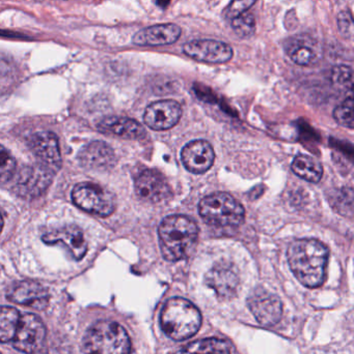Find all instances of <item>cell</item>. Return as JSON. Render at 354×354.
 I'll use <instances>...</instances> for the list:
<instances>
[{"instance_id":"7","label":"cell","mask_w":354,"mask_h":354,"mask_svg":"<svg viewBox=\"0 0 354 354\" xmlns=\"http://www.w3.org/2000/svg\"><path fill=\"white\" fill-rule=\"evenodd\" d=\"M46 334L45 326L39 317L33 314H21L16 335L10 343L21 353L35 354L43 347Z\"/></svg>"},{"instance_id":"15","label":"cell","mask_w":354,"mask_h":354,"mask_svg":"<svg viewBox=\"0 0 354 354\" xmlns=\"http://www.w3.org/2000/svg\"><path fill=\"white\" fill-rule=\"evenodd\" d=\"M30 147L41 165L50 171L56 172L62 166L60 145L55 135L51 132H39L30 139Z\"/></svg>"},{"instance_id":"3","label":"cell","mask_w":354,"mask_h":354,"mask_svg":"<svg viewBox=\"0 0 354 354\" xmlns=\"http://www.w3.org/2000/svg\"><path fill=\"white\" fill-rule=\"evenodd\" d=\"M161 328L166 336L175 341L191 338L201 328L199 309L181 297L168 299L161 312Z\"/></svg>"},{"instance_id":"24","label":"cell","mask_w":354,"mask_h":354,"mask_svg":"<svg viewBox=\"0 0 354 354\" xmlns=\"http://www.w3.org/2000/svg\"><path fill=\"white\" fill-rule=\"evenodd\" d=\"M20 318V312L15 308L0 307V343L12 342Z\"/></svg>"},{"instance_id":"32","label":"cell","mask_w":354,"mask_h":354,"mask_svg":"<svg viewBox=\"0 0 354 354\" xmlns=\"http://www.w3.org/2000/svg\"><path fill=\"white\" fill-rule=\"evenodd\" d=\"M160 8H166L170 4V0H156Z\"/></svg>"},{"instance_id":"29","label":"cell","mask_w":354,"mask_h":354,"mask_svg":"<svg viewBox=\"0 0 354 354\" xmlns=\"http://www.w3.org/2000/svg\"><path fill=\"white\" fill-rule=\"evenodd\" d=\"M337 24L341 35L346 39H351L353 35V15L348 10H343L339 12L337 17Z\"/></svg>"},{"instance_id":"33","label":"cell","mask_w":354,"mask_h":354,"mask_svg":"<svg viewBox=\"0 0 354 354\" xmlns=\"http://www.w3.org/2000/svg\"><path fill=\"white\" fill-rule=\"evenodd\" d=\"M2 226H3V220H2L1 214H0V232H1Z\"/></svg>"},{"instance_id":"31","label":"cell","mask_w":354,"mask_h":354,"mask_svg":"<svg viewBox=\"0 0 354 354\" xmlns=\"http://www.w3.org/2000/svg\"><path fill=\"white\" fill-rule=\"evenodd\" d=\"M353 196V189H343L337 196L336 208L337 212H341L344 216H353V202H345V199Z\"/></svg>"},{"instance_id":"25","label":"cell","mask_w":354,"mask_h":354,"mask_svg":"<svg viewBox=\"0 0 354 354\" xmlns=\"http://www.w3.org/2000/svg\"><path fill=\"white\" fill-rule=\"evenodd\" d=\"M232 28L241 39L251 37L256 31L255 17L249 12H245L232 19Z\"/></svg>"},{"instance_id":"2","label":"cell","mask_w":354,"mask_h":354,"mask_svg":"<svg viewBox=\"0 0 354 354\" xmlns=\"http://www.w3.org/2000/svg\"><path fill=\"white\" fill-rule=\"evenodd\" d=\"M160 249L168 261L184 259L195 245L199 228L193 218L181 214L166 216L158 229Z\"/></svg>"},{"instance_id":"20","label":"cell","mask_w":354,"mask_h":354,"mask_svg":"<svg viewBox=\"0 0 354 354\" xmlns=\"http://www.w3.org/2000/svg\"><path fill=\"white\" fill-rule=\"evenodd\" d=\"M99 130L106 134L114 135L121 138L137 140L145 137V129L141 124L125 118H108L99 124Z\"/></svg>"},{"instance_id":"30","label":"cell","mask_w":354,"mask_h":354,"mask_svg":"<svg viewBox=\"0 0 354 354\" xmlns=\"http://www.w3.org/2000/svg\"><path fill=\"white\" fill-rule=\"evenodd\" d=\"M256 1L257 0H232L227 10V17L232 20V19L245 14Z\"/></svg>"},{"instance_id":"18","label":"cell","mask_w":354,"mask_h":354,"mask_svg":"<svg viewBox=\"0 0 354 354\" xmlns=\"http://www.w3.org/2000/svg\"><path fill=\"white\" fill-rule=\"evenodd\" d=\"M181 28L172 23L157 24L141 29L133 37V44L137 46H166L174 44L180 37Z\"/></svg>"},{"instance_id":"28","label":"cell","mask_w":354,"mask_h":354,"mask_svg":"<svg viewBox=\"0 0 354 354\" xmlns=\"http://www.w3.org/2000/svg\"><path fill=\"white\" fill-rule=\"evenodd\" d=\"M16 170V162L10 153L0 145V185L10 180Z\"/></svg>"},{"instance_id":"13","label":"cell","mask_w":354,"mask_h":354,"mask_svg":"<svg viewBox=\"0 0 354 354\" xmlns=\"http://www.w3.org/2000/svg\"><path fill=\"white\" fill-rule=\"evenodd\" d=\"M135 191L147 202L164 201L170 196V187L166 177L156 170H145L135 180Z\"/></svg>"},{"instance_id":"14","label":"cell","mask_w":354,"mask_h":354,"mask_svg":"<svg viewBox=\"0 0 354 354\" xmlns=\"http://www.w3.org/2000/svg\"><path fill=\"white\" fill-rule=\"evenodd\" d=\"M52 176L53 172L43 165L24 168L17 179V192L28 198L42 195L51 183Z\"/></svg>"},{"instance_id":"22","label":"cell","mask_w":354,"mask_h":354,"mask_svg":"<svg viewBox=\"0 0 354 354\" xmlns=\"http://www.w3.org/2000/svg\"><path fill=\"white\" fill-rule=\"evenodd\" d=\"M292 170L297 176L309 183H318L324 174L321 164L307 155H299L292 163Z\"/></svg>"},{"instance_id":"1","label":"cell","mask_w":354,"mask_h":354,"mask_svg":"<svg viewBox=\"0 0 354 354\" xmlns=\"http://www.w3.org/2000/svg\"><path fill=\"white\" fill-rule=\"evenodd\" d=\"M330 251L321 241L313 239H297L287 253L289 266L297 280L308 288L324 284Z\"/></svg>"},{"instance_id":"17","label":"cell","mask_w":354,"mask_h":354,"mask_svg":"<svg viewBox=\"0 0 354 354\" xmlns=\"http://www.w3.org/2000/svg\"><path fill=\"white\" fill-rule=\"evenodd\" d=\"M205 282L222 299H232L239 286L238 274L232 266L224 263L213 266L206 274Z\"/></svg>"},{"instance_id":"6","label":"cell","mask_w":354,"mask_h":354,"mask_svg":"<svg viewBox=\"0 0 354 354\" xmlns=\"http://www.w3.org/2000/svg\"><path fill=\"white\" fill-rule=\"evenodd\" d=\"M73 202L81 209L100 216H108L114 212V196L91 183H81L73 189Z\"/></svg>"},{"instance_id":"34","label":"cell","mask_w":354,"mask_h":354,"mask_svg":"<svg viewBox=\"0 0 354 354\" xmlns=\"http://www.w3.org/2000/svg\"><path fill=\"white\" fill-rule=\"evenodd\" d=\"M0 354H1V353H0Z\"/></svg>"},{"instance_id":"9","label":"cell","mask_w":354,"mask_h":354,"mask_svg":"<svg viewBox=\"0 0 354 354\" xmlns=\"http://www.w3.org/2000/svg\"><path fill=\"white\" fill-rule=\"evenodd\" d=\"M184 53L197 62L226 64L233 57V49L228 44L214 39H197L184 46Z\"/></svg>"},{"instance_id":"16","label":"cell","mask_w":354,"mask_h":354,"mask_svg":"<svg viewBox=\"0 0 354 354\" xmlns=\"http://www.w3.org/2000/svg\"><path fill=\"white\" fill-rule=\"evenodd\" d=\"M8 301L37 310L47 307L49 295L45 287L33 281L17 283L8 292Z\"/></svg>"},{"instance_id":"26","label":"cell","mask_w":354,"mask_h":354,"mask_svg":"<svg viewBox=\"0 0 354 354\" xmlns=\"http://www.w3.org/2000/svg\"><path fill=\"white\" fill-rule=\"evenodd\" d=\"M333 84L343 91H351L353 86V71L348 66H338L333 70Z\"/></svg>"},{"instance_id":"4","label":"cell","mask_w":354,"mask_h":354,"mask_svg":"<svg viewBox=\"0 0 354 354\" xmlns=\"http://www.w3.org/2000/svg\"><path fill=\"white\" fill-rule=\"evenodd\" d=\"M131 342L123 326L114 322H97L83 339L85 354H130Z\"/></svg>"},{"instance_id":"11","label":"cell","mask_w":354,"mask_h":354,"mask_svg":"<svg viewBox=\"0 0 354 354\" xmlns=\"http://www.w3.org/2000/svg\"><path fill=\"white\" fill-rule=\"evenodd\" d=\"M42 241L47 245H62L75 260L82 259L87 253V245L82 231L73 225L46 233Z\"/></svg>"},{"instance_id":"10","label":"cell","mask_w":354,"mask_h":354,"mask_svg":"<svg viewBox=\"0 0 354 354\" xmlns=\"http://www.w3.org/2000/svg\"><path fill=\"white\" fill-rule=\"evenodd\" d=\"M182 115V108L172 100L158 101L148 106L143 114L145 124L152 130L164 131L178 124Z\"/></svg>"},{"instance_id":"12","label":"cell","mask_w":354,"mask_h":354,"mask_svg":"<svg viewBox=\"0 0 354 354\" xmlns=\"http://www.w3.org/2000/svg\"><path fill=\"white\" fill-rule=\"evenodd\" d=\"M213 149L205 140L191 141L183 147L181 153L183 165L193 174L207 172L214 163Z\"/></svg>"},{"instance_id":"23","label":"cell","mask_w":354,"mask_h":354,"mask_svg":"<svg viewBox=\"0 0 354 354\" xmlns=\"http://www.w3.org/2000/svg\"><path fill=\"white\" fill-rule=\"evenodd\" d=\"M175 354H230V346L227 341L203 339L187 345Z\"/></svg>"},{"instance_id":"27","label":"cell","mask_w":354,"mask_h":354,"mask_svg":"<svg viewBox=\"0 0 354 354\" xmlns=\"http://www.w3.org/2000/svg\"><path fill=\"white\" fill-rule=\"evenodd\" d=\"M334 116L341 126L353 128V100L351 95L335 109Z\"/></svg>"},{"instance_id":"5","label":"cell","mask_w":354,"mask_h":354,"mask_svg":"<svg viewBox=\"0 0 354 354\" xmlns=\"http://www.w3.org/2000/svg\"><path fill=\"white\" fill-rule=\"evenodd\" d=\"M200 214L214 227H237L245 220V208L230 194L213 193L206 196L199 205Z\"/></svg>"},{"instance_id":"21","label":"cell","mask_w":354,"mask_h":354,"mask_svg":"<svg viewBox=\"0 0 354 354\" xmlns=\"http://www.w3.org/2000/svg\"><path fill=\"white\" fill-rule=\"evenodd\" d=\"M286 49L290 59L299 66H312L321 57L319 48L314 45L313 41L305 37L289 41Z\"/></svg>"},{"instance_id":"8","label":"cell","mask_w":354,"mask_h":354,"mask_svg":"<svg viewBox=\"0 0 354 354\" xmlns=\"http://www.w3.org/2000/svg\"><path fill=\"white\" fill-rule=\"evenodd\" d=\"M247 303L251 313L262 326L267 328L276 326L282 318V301L268 291L263 289L254 291Z\"/></svg>"},{"instance_id":"19","label":"cell","mask_w":354,"mask_h":354,"mask_svg":"<svg viewBox=\"0 0 354 354\" xmlns=\"http://www.w3.org/2000/svg\"><path fill=\"white\" fill-rule=\"evenodd\" d=\"M78 160L85 169L106 170L116 163V156L106 143L95 141L81 149Z\"/></svg>"}]
</instances>
